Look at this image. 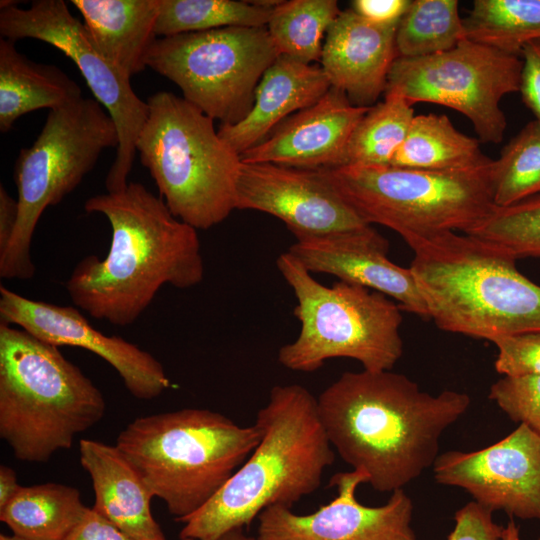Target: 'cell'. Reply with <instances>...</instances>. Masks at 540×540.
<instances>
[{
  "label": "cell",
  "mask_w": 540,
  "mask_h": 540,
  "mask_svg": "<svg viewBox=\"0 0 540 540\" xmlns=\"http://www.w3.org/2000/svg\"><path fill=\"white\" fill-rule=\"evenodd\" d=\"M470 403L463 392L431 395L403 374L364 369L344 372L317 398L331 446L373 489L391 493L433 466L442 433Z\"/></svg>",
  "instance_id": "1"
},
{
  "label": "cell",
  "mask_w": 540,
  "mask_h": 540,
  "mask_svg": "<svg viewBox=\"0 0 540 540\" xmlns=\"http://www.w3.org/2000/svg\"><path fill=\"white\" fill-rule=\"evenodd\" d=\"M84 209L104 215L112 231L106 257H85L65 284L72 302L91 317L126 327L162 286L187 289L203 280L197 230L143 184L129 182L121 191L92 196Z\"/></svg>",
  "instance_id": "2"
},
{
  "label": "cell",
  "mask_w": 540,
  "mask_h": 540,
  "mask_svg": "<svg viewBox=\"0 0 540 540\" xmlns=\"http://www.w3.org/2000/svg\"><path fill=\"white\" fill-rule=\"evenodd\" d=\"M261 439L226 484L183 523L180 538L219 540L271 506L291 508L315 492L334 452L317 398L299 384L276 385L259 409Z\"/></svg>",
  "instance_id": "3"
},
{
  "label": "cell",
  "mask_w": 540,
  "mask_h": 540,
  "mask_svg": "<svg viewBox=\"0 0 540 540\" xmlns=\"http://www.w3.org/2000/svg\"><path fill=\"white\" fill-rule=\"evenodd\" d=\"M408 246L410 269L439 329L491 342L540 331V285L517 269L512 254L456 232Z\"/></svg>",
  "instance_id": "4"
},
{
  "label": "cell",
  "mask_w": 540,
  "mask_h": 540,
  "mask_svg": "<svg viewBox=\"0 0 540 540\" xmlns=\"http://www.w3.org/2000/svg\"><path fill=\"white\" fill-rule=\"evenodd\" d=\"M105 410L101 390L58 346L0 323V437L17 459L47 462Z\"/></svg>",
  "instance_id": "5"
},
{
  "label": "cell",
  "mask_w": 540,
  "mask_h": 540,
  "mask_svg": "<svg viewBox=\"0 0 540 540\" xmlns=\"http://www.w3.org/2000/svg\"><path fill=\"white\" fill-rule=\"evenodd\" d=\"M260 439L255 423L240 426L218 412L183 408L134 419L115 445L183 523L217 494Z\"/></svg>",
  "instance_id": "6"
},
{
  "label": "cell",
  "mask_w": 540,
  "mask_h": 540,
  "mask_svg": "<svg viewBox=\"0 0 540 540\" xmlns=\"http://www.w3.org/2000/svg\"><path fill=\"white\" fill-rule=\"evenodd\" d=\"M136 151L171 213L196 230L223 222L236 209L240 155L213 119L183 97L159 91Z\"/></svg>",
  "instance_id": "7"
},
{
  "label": "cell",
  "mask_w": 540,
  "mask_h": 540,
  "mask_svg": "<svg viewBox=\"0 0 540 540\" xmlns=\"http://www.w3.org/2000/svg\"><path fill=\"white\" fill-rule=\"evenodd\" d=\"M492 161L459 171L393 165H346L318 169L368 225L379 224L409 244L445 232L469 231L495 207Z\"/></svg>",
  "instance_id": "8"
},
{
  "label": "cell",
  "mask_w": 540,
  "mask_h": 540,
  "mask_svg": "<svg viewBox=\"0 0 540 540\" xmlns=\"http://www.w3.org/2000/svg\"><path fill=\"white\" fill-rule=\"evenodd\" d=\"M276 265L292 289L298 337L278 351L292 371L313 372L332 358H349L364 370H391L403 353L402 308L386 295L338 281L325 286L288 251Z\"/></svg>",
  "instance_id": "9"
},
{
  "label": "cell",
  "mask_w": 540,
  "mask_h": 540,
  "mask_svg": "<svg viewBox=\"0 0 540 540\" xmlns=\"http://www.w3.org/2000/svg\"><path fill=\"white\" fill-rule=\"evenodd\" d=\"M118 143L114 121L96 99L82 97L49 110L38 137L20 150L14 164L19 218L9 246L0 254L1 278L34 276L31 241L41 215L75 190L102 152L117 149Z\"/></svg>",
  "instance_id": "10"
},
{
  "label": "cell",
  "mask_w": 540,
  "mask_h": 540,
  "mask_svg": "<svg viewBox=\"0 0 540 540\" xmlns=\"http://www.w3.org/2000/svg\"><path fill=\"white\" fill-rule=\"evenodd\" d=\"M278 56L266 26H235L157 38L146 64L211 119L234 124L251 110Z\"/></svg>",
  "instance_id": "11"
},
{
  "label": "cell",
  "mask_w": 540,
  "mask_h": 540,
  "mask_svg": "<svg viewBox=\"0 0 540 540\" xmlns=\"http://www.w3.org/2000/svg\"><path fill=\"white\" fill-rule=\"evenodd\" d=\"M521 70V57L465 39L439 54L397 57L384 95L456 110L472 123L479 141L498 144L507 126L500 102L519 92Z\"/></svg>",
  "instance_id": "12"
},
{
  "label": "cell",
  "mask_w": 540,
  "mask_h": 540,
  "mask_svg": "<svg viewBox=\"0 0 540 540\" xmlns=\"http://www.w3.org/2000/svg\"><path fill=\"white\" fill-rule=\"evenodd\" d=\"M16 1L0 2V35L16 42L32 38L56 47L80 70L87 86L109 113L118 133L115 159L108 170L107 192L123 190L129 182L139 134L149 106L134 92L130 78L96 47L83 22L75 18L63 0H34L29 8Z\"/></svg>",
  "instance_id": "13"
},
{
  "label": "cell",
  "mask_w": 540,
  "mask_h": 540,
  "mask_svg": "<svg viewBox=\"0 0 540 540\" xmlns=\"http://www.w3.org/2000/svg\"><path fill=\"white\" fill-rule=\"evenodd\" d=\"M433 471L437 483L465 489L491 512L540 521V436L523 424L484 449L438 455Z\"/></svg>",
  "instance_id": "14"
},
{
  "label": "cell",
  "mask_w": 540,
  "mask_h": 540,
  "mask_svg": "<svg viewBox=\"0 0 540 540\" xmlns=\"http://www.w3.org/2000/svg\"><path fill=\"white\" fill-rule=\"evenodd\" d=\"M367 482L360 471L337 473L330 479L336 497L310 514L280 505L266 508L258 516L256 540H417L413 503L404 490L392 492L381 506H365L356 489Z\"/></svg>",
  "instance_id": "15"
},
{
  "label": "cell",
  "mask_w": 540,
  "mask_h": 540,
  "mask_svg": "<svg viewBox=\"0 0 540 540\" xmlns=\"http://www.w3.org/2000/svg\"><path fill=\"white\" fill-rule=\"evenodd\" d=\"M0 320L52 345L96 354L117 371L137 399H154L171 387L163 365L152 354L119 336L104 335L75 307L32 300L1 286Z\"/></svg>",
  "instance_id": "16"
},
{
  "label": "cell",
  "mask_w": 540,
  "mask_h": 540,
  "mask_svg": "<svg viewBox=\"0 0 540 540\" xmlns=\"http://www.w3.org/2000/svg\"><path fill=\"white\" fill-rule=\"evenodd\" d=\"M236 209L270 214L280 219L296 239L369 226L318 170L270 163L241 161Z\"/></svg>",
  "instance_id": "17"
},
{
  "label": "cell",
  "mask_w": 540,
  "mask_h": 540,
  "mask_svg": "<svg viewBox=\"0 0 540 540\" xmlns=\"http://www.w3.org/2000/svg\"><path fill=\"white\" fill-rule=\"evenodd\" d=\"M389 242L372 226L296 239L292 254L311 274L323 273L339 281L359 285L386 295L402 310L429 318L424 299L409 268L388 257Z\"/></svg>",
  "instance_id": "18"
},
{
  "label": "cell",
  "mask_w": 540,
  "mask_h": 540,
  "mask_svg": "<svg viewBox=\"0 0 540 540\" xmlns=\"http://www.w3.org/2000/svg\"><path fill=\"white\" fill-rule=\"evenodd\" d=\"M369 108L353 105L331 87L318 102L287 118L264 141L242 153L241 161L306 170L338 167L354 128Z\"/></svg>",
  "instance_id": "19"
},
{
  "label": "cell",
  "mask_w": 540,
  "mask_h": 540,
  "mask_svg": "<svg viewBox=\"0 0 540 540\" xmlns=\"http://www.w3.org/2000/svg\"><path fill=\"white\" fill-rule=\"evenodd\" d=\"M397 25L373 24L354 10L341 11L325 37L320 63L331 87L355 106L371 107L385 93L397 58Z\"/></svg>",
  "instance_id": "20"
},
{
  "label": "cell",
  "mask_w": 540,
  "mask_h": 540,
  "mask_svg": "<svg viewBox=\"0 0 540 540\" xmlns=\"http://www.w3.org/2000/svg\"><path fill=\"white\" fill-rule=\"evenodd\" d=\"M331 88L321 66L279 55L266 69L249 113L218 133L239 155L264 141L283 121L318 102Z\"/></svg>",
  "instance_id": "21"
},
{
  "label": "cell",
  "mask_w": 540,
  "mask_h": 540,
  "mask_svg": "<svg viewBox=\"0 0 540 540\" xmlns=\"http://www.w3.org/2000/svg\"><path fill=\"white\" fill-rule=\"evenodd\" d=\"M79 451L95 494L92 509L135 540H166L151 512V490L118 447L82 439Z\"/></svg>",
  "instance_id": "22"
},
{
  "label": "cell",
  "mask_w": 540,
  "mask_h": 540,
  "mask_svg": "<svg viewBox=\"0 0 540 540\" xmlns=\"http://www.w3.org/2000/svg\"><path fill=\"white\" fill-rule=\"evenodd\" d=\"M100 52L131 78L143 71L158 38V0H72Z\"/></svg>",
  "instance_id": "23"
},
{
  "label": "cell",
  "mask_w": 540,
  "mask_h": 540,
  "mask_svg": "<svg viewBox=\"0 0 540 540\" xmlns=\"http://www.w3.org/2000/svg\"><path fill=\"white\" fill-rule=\"evenodd\" d=\"M80 86L54 65L32 61L15 42L0 37V131L35 110L62 107L82 98Z\"/></svg>",
  "instance_id": "24"
},
{
  "label": "cell",
  "mask_w": 540,
  "mask_h": 540,
  "mask_svg": "<svg viewBox=\"0 0 540 540\" xmlns=\"http://www.w3.org/2000/svg\"><path fill=\"white\" fill-rule=\"evenodd\" d=\"M87 509L77 488L44 483L22 486L0 509V520L25 540H65Z\"/></svg>",
  "instance_id": "25"
},
{
  "label": "cell",
  "mask_w": 540,
  "mask_h": 540,
  "mask_svg": "<svg viewBox=\"0 0 540 540\" xmlns=\"http://www.w3.org/2000/svg\"><path fill=\"white\" fill-rule=\"evenodd\" d=\"M491 162L480 141L456 129L444 114L415 115L390 165L431 171H459Z\"/></svg>",
  "instance_id": "26"
},
{
  "label": "cell",
  "mask_w": 540,
  "mask_h": 540,
  "mask_svg": "<svg viewBox=\"0 0 540 540\" xmlns=\"http://www.w3.org/2000/svg\"><path fill=\"white\" fill-rule=\"evenodd\" d=\"M463 24L467 39L520 57L540 40V0H475Z\"/></svg>",
  "instance_id": "27"
},
{
  "label": "cell",
  "mask_w": 540,
  "mask_h": 540,
  "mask_svg": "<svg viewBox=\"0 0 540 540\" xmlns=\"http://www.w3.org/2000/svg\"><path fill=\"white\" fill-rule=\"evenodd\" d=\"M412 107L401 96L384 95L354 128L339 166L390 165L415 116Z\"/></svg>",
  "instance_id": "28"
},
{
  "label": "cell",
  "mask_w": 540,
  "mask_h": 540,
  "mask_svg": "<svg viewBox=\"0 0 540 540\" xmlns=\"http://www.w3.org/2000/svg\"><path fill=\"white\" fill-rule=\"evenodd\" d=\"M340 13L336 0L282 1L266 27L279 55L312 64L320 61L327 32Z\"/></svg>",
  "instance_id": "29"
},
{
  "label": "cell",
  "mask_w": 540,
  "mask_h": 540,
  "mask_svg": "<svg viewBox=\"0 0 540 540\" xmlns=\"http://www.w3.org/2000/svg\"><path fill=\"white\" fill-rule=\"evenodd\" d=\"M467 39L457 0H410L396 29L397 57L421 58Z\"/></svg>",
  "instance_id": "30"
},
{
  "label": "cell",
  "mask_w": 540,
  "mask_h": 540,
  "mask_svg": "<svg viewBox=\"0 0 540 540\" xmlns=\"http://www.w3.org/2000/svg\"><path fill=\"white\" fill-rule=\"evenodd\" d=\"M274 9L254 1L158 0L155 34L162 38L224 27H265Z\"/></svg>",
  "instance_id": "31"
},
{
  "label": "cell",
  "mask_w": 540,
  "mask_h": 540,
  "mask_svg": "<svg viewBox=\"0 0 540 540\" xmlns=\"http://www.w3.org/2000/svg\"><path fill=\"white\" fill-rule=\"evenodd\" d=\"M494 205L505 207L540 194V122L527 123L492 161Z\"/></svg>",
  "instance_id": "32"
},
{
  "label": "cell",
  "mask_w": 540,
  "mask_h": 540,
  "mask_svg": "<svg viewBox=\"0 0 540 540\" xmlns=\"http://www.w3.org/2000/svg\"><path fill=\"white\" fill-rule=\"evenodd\" d=\"M464 234L495 245L517 259L540 258V194L509 206H495Z\"/></svg>",
  "instance_id": "33"
},
{
  "label": "cell",
  "mask_w": 540,
  "mask_h": 540,
  "mask_svg": "<svg viewBox=\"0 0 540 540\" xmlns=\"http://www.w3.org/2000/svg\"><path fill=\"white\" fill-rule=\"evenodd\" d=\"M488 397L510 419L540 436V375H505L491 385Z\"/></svg>",
  "instance_id": "34"
},
{
  "label": "cell",
  "mask_w": 540,
  "mask_h": 540,
  "mask_svg": "<svg viewBox=\"0 0 540 540\" xmlns=\"http://www.w3.org/2000/svg\"><path fill=\"white\" fill-rule=\"evenodd\" d=\"M498 349L495 370L505 375H540V331L500 337L492 341Z\"/></svg>",
  "instance_id": "35"
},
{
  "label": "cell",
  "mask_w": 540,
  "mask_h": 540,
  "mask_svg": "<svg viewBox=\"0 0 540 540\" xmlns=\"http://www.w3.org/2000/svg\"><path fill=\"white\" fill-rule=\"evenodd\" d=\"M490 510L475 501L456 511L448 540H501L504 527L495 523Z\"/></svg>",
  "instance_id": "36"
},
{
  "label": "cell",
  "mask_w": 540,
  "mask_h": 540,
  "mask_svg": "<svg viewBox=\"0 0 540 540\" xmlns=\"http://www.w3.org/2000/svg\"><path fill=\"white\" fill-rule=\"evenodd\" d=\"M522 70L519 92L525 106L540 122V40L527 44L520 55Z\"/></svg>",
  "instance_id": "37"
},
{
  "label": "cell",
  "mask_w": 540,
  "mask_h": 540,
  "mask_svg": "<svg viewBox=\"0 0 540 540\" xmlns=\"http://www.w3.org/2000/svg\"><path fill=\"white\" fill-rule=\"evenodd\" d=\"M65 540H135L111 521L88 508Z\"/></svg>",
  "instance_id": "38"
},
{
  "label": "cell",
  "mask_w": 540,
  "mask_h": 540,
  "mask_svg": "<svg viewBox=\"0 0 540 540\" xmlns=\"http://www.w3.org/2000/svg\"><path fill=\"white\" fill-rule=\"evenodd\" d=\"M410 0H355L352 10L377 25H398Z\"/></svg>",
  "instance_id": "39"
},
{
  "label": "cell",
  "mask_w": 540,
  "mask_h": 540,
  "mask_svg": "<svg viewBox=\"0 0 540 540\" xmlns=\"http://www.w3.org/2000/svg\"><path fill=\"white\" fill-rule=\"evenodd\" d=\"M19 218L17 199L0 186V254L5 252L15 233Z\"/></svg>",
  "instance_id": "40"
},
{
  "label": "cell",
  "mask_w": 540,
  "mask_h": 540,
  "mask_svg": "<svg viewBox=\"0 0 540 540\" xmlns=\"http://www.w3.org/2000/svg\"><path fill=\"white\" fill-rule=\"evenodd\" d=\"M15 471L6 465L0 466V509H2L19 492Z\"/></svg>",
  "instance_id": "41"
},
{
  "label": "cell",
  "mask_w": 540,
  "mask_h": 540,
  "mask_svg": "<svg viewBox=\"0 0 540 540\" xmlns=\"http://www.w3.org/2000/svg\"><path fill=\"white\" fill-rule=\"evenodd\" d=\"M501 540H520L519 528L512 518L504 527Z\"/></svg>",
  "instance_id": "42"
},
{
  "label": "cell",
  "mask_w": 540,
  "mask_h": 540,
  "mask_svg": "<svg viewBox=\"0 0 540 540\" xmlns=\"http://www.w3.org/2000/svg\"><path fill=\"white\" fill-rule=\"evenodd\" d=\"M219 540H256L245 534L243 529H235L224 534Z\"/></svg>",
  "instance_id": "43"
},
{
  "label": "cell",
  "mask_w": 540,
  "mask_h": 540,
  "mask_svg": "<svg viewBox=\"0 0 540 540\" xmlns=\"http://www.w3.org/2000/svg\"><path fill=\"white\" fill-rule=\"evenodd\" d=\"M0 540H25V539H22L20 537L15 536V535L1 534L0 535Z\"/></svg>",
  "instance_id": "44"
},
{
  "label": "cell",
  "mask_w": 540,
  "mask_h": 540,
  "mask_svg": "<svg viewBox=\"0 0 540 540\" xmlns=\"http://www.w3.org/2000/svg\"><path fill=\"white\" fill-rule=\"evenodd\" d=\"M179 540H194V539H191V538H180Z\"/></svg>",
  "instance_id": "45"
},
{
  "label": "cell",
  "mask_w": 540,
  "mask_h": 540,
  "mask_svg": "<svg viewBox=\"0 0 540 540\" xmlns=\"http://www.w3.org/2000/svg\"><path fill=\"white\" fill-rule=\"evenodd\" d=\"M537 540H540V536L538 537V539H537Z\"/></svg>",
  "instance_id": "46"
}]
</instances>
